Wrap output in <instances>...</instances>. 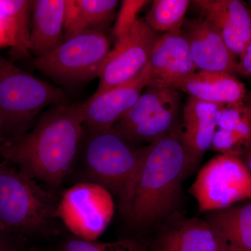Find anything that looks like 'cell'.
<instances>
[{
    "label": "cell",
    "mask_w": 251,
    "mask_h": 251,
    "mask_svg": "<svg viewBox=\"0 0 251 251\" xmlns=\"http://www.w3.org/2000/svg\"><path fill=\"white\" fill-rule=\"evenodd\" d=\"M143 18H138L123 35L116 39L100 74L95 93L128 82L148 65L158 38Z\"/></svg>",
    "instance_id": "cell-10"
},
{
    "label": "cell",
    "mask_w": 251,
    "mask_h": 251,
    "mask_svg": "<svg viewBox=\"0 0 251 251\" xmlns=\"http://www.w3.org/2000/svg\"><path fill=\"white\" fill-rule=\"evenodd\" d=\"M189 193L201 212L229 207L251 199V173L242 157L217 155L201 168Z\"/></svg>",
    "instance_id": "cell-8"
},
{
    "label": "cell",
    "mask_w": 251,
    "mask_h": 251,
    "mask_svg": "<svg viewBox=\"0 0 251 251\" xmlns=\"http://www.w3.org/2000/svg\"><path fill=\"white\" fill-rule=\"evenodd\" d=\"M145 147L136 148L113 130L86 128L79 151L86 181L103 186L127 216L143 164Z\"/></svg>",
    "instance_id": "cell-4"
},
{
    "label": "cell",
    "mask_w": 251,
    "mask_h": 251,
    "mask_svg": "<svg viewBox=\"0 0 251 251\" xmlns=\"http://www.w3.org/2000/svg\"><path fill=\"white\" fill-rule=\"evenodd\" d=\"M145 246L136 239H121L111 242L87 241L69 235L53 251H145Z\"/></svg>",
    "instance_id": "cell-24"
},
{
    "label": "cell",
    "mask_w": 251,
    "mask_h": 251,
    "mask_svg": "<svg viewBox=\"0 0 251 251\" xmlns=\"http://www.w3.org/2000/svg\"><path fill=\"white\" fill-rule=\"evenodd\" d=\"M150 251H220L215 235L205 219L182 218L159 231Z\"/></svg>",
    "instance_id": "cell-17"
},
{
    "label": "cell",
    "mask_w": 251,
    "mask_h": 251,
    "mask_svg": "<svg viewBox=\"0 0 251 251\" xmlns=\"http://www.w3.org/2000/svg\"><path fill=\"white\" fill-rule=\"evenodd\" d=\"M67 102L60 89L33 76L0 55V119L2 136L4 132L9 135L6 140L22 135L23 128L42 109Z\"/></svg>",
    "instance_id": "cell-5"
},
{
    "label": "cell",
    "mask_w": 251,
    "mask_h": 251,
    "mask_svg": "<svg viewBox=\"0 0 251 251\" xmlns=\"http://www.w3.org/2000/svg\"><path fill=\"white\" fill-rule=\"evenodd\" d=\"M181 33L197 70L235 75L239 62L221 35L204 18L186 19Z\"/></svg>",
    "instance_id": "cell-12"
},
{
    "label": "cell",
    "mask_w": 251,
    "mask_h": 251,
    "mask_svg": "<svg viewBox=\"0 0 251 251\" xmlns=\"http://www.w3.org/2000/svg\"><path fill=\"white\" fill-rule=\"evenodd\" d=\"M149 85L148 67L131 80L99 93L80 103L84 126L94 130L111 129L140 98Z\"/></svg>",
    "instance_id": "cell-11"
},
{
    "label": "cell",
    "mask_w": 251,
    "mask_h": 251,
    "mask_svg": "<svg viewBox=\"0 0 251 251\" xmlns=\"http://www.w3.org/2000/svg\"><path fill=\"white\" fill-rule=\"evenodd\" d=\"M181 97V92L174 87L148 85L112 129L134 146L149 145L175 129Z\"/></svg>",
    "instance_id": "cell-6"
},
{
    "label": "cell",
    "mask_w": 251,
    "mask_h": 251,
    "mask_svg": "<svg viewBox=\"0 0 251 251\" xmlns=\"http://www.w3.org/2000/svg\"><path fill=\"white\" fill-rule=\"evenodd\" d=\"M251 147V110L245 105L226 107L211 148L220 154L244 156Z\"/></svg>",
    "instance_id": "cell-21"
},
{
    "label": "cell",
    "mask_w": 251,
    "mask_h": 251,
    "mask_svg": "<svg viewBox=\"0 0 251 251\" xmlns=\"http://www.w3.org/2000/svg\"></svg>",
    "instance_id": "cell-32"
},
{
    "label": "cell",
    "mask_w": 251,
    "mask_h": 251,
    "mask_svg": "<svg viewBox=\"0 0 251 251\" xmlns=\"http://www.w3.org/2000/svg\"><path fill=\"white\" fill-rule=\"evenodd\" d=\"M174 88L192 98L224 107L244 105L247 93L245 85L235 75L224 72L198 71Z\"/></svg>",
    "instance_id": "cell-16"
},
{
    "label": "cell",
    "mask_w": 251,
    "mask_h": 251,
    "mask_svg": "<svg viewBox=\"0 0 251 251\" xmlns=\"http://www.w3.org/2000/svg\"><path fill=\"white\" fill-rule=\"evenodd\" d=\"M249 2H250V5H251V0L250 1H249Z\"/></svg>",
    "instance_id": "cell-31"
},
{
    "label": "cell",
    "mask_w": 251,
    "mask_h": 251,
    "mask_svg": "<svg viewBox=\"0 0 251 251\" xmlns=\"http://www.w3.org/2000/svg\"><path fill=\"white\" fill-rule=\"evenodd\" d=\"M32 5L28 0H0V49L9 48L14 60L30 55Z\"/></svg>",
    "instance_id": "cell-20"
},
{
    "label": "cell",
    "mask_w": 251,
    "mask_h": 251,
    "mask_svg": "<svg viewBox=\"0 0 251 251\" xmlns=\"http://www.w3.org/2000/svg\"><path fill=\"white\" fill-rule=\"evenodd\" d=\"M84 132L80 103L54 105L30 131L0 145V161L16 167L56 194L74 170Z\"/></svg>",
    "instance_id": "cell-1"
},
{
    "label": "cell",
    "mask_w": 251,
    "mask_h": 251,
    "mask_svg": "<svg viewBox=\"0 0 251 251\" xmlns=\"http://www.w3.org/2000/svg\"><path fill=\"white\" fill-rule=\"evenodd\" d=\"M206 213L220 251H251V202Z\"/></svg>",
    "instance_id": "cell-19"
},
{
    "label": "cell",
    "mask_w": 251,
    "mask_h": 251,
    "mask_svg": "<svg viewBox=\"0 0 251 251\" xmlns=\"http://www.w3.org/2000/svg\"><path fill=\"white\" fill-rule=\"evenodd\" d=\"M190 4L188 0H154L144 21L156 33L179 32Z\"/></svg>",
    "instance_id": "cell-23"
},
{
    "label": "cell",
    "mask_w": 251,
    "mask_h": 251,
    "mask_svg": "<svg viewBox=\"0 0 251 251\" xmlns=\"http://www.w3.org/2000/svg\"><path fill=\"white\" fill-rule=\"evenodd\" d=\"M148 1H123L122 7L117 17V23L114 27L113 34L118 39L131 27L138 18V13L148 3Z\"/></svg>",
    "instance_id": "cell-25"
},
{
    "label": "cell",
    "mask_w": 251,
    "mask_h": 251,
    "mask_svg": "<svg viewBox=\"0 0 251 251\" xmlns=\"http://www.w3.org/2000/svg\"><path fill=\"white\" fill-rule=\"evenodd\" d=\"M55 193L4 161H0V231L26 241L55 235Z\"/></svg>",
    "instance_id": "cell-3"
},
{
    "label": "cell",
    "mask_w": 251,
    "mask_h": 251,
    "mask_svg": "<svg viewBox=\"0 0 251 251\" xmlns=\"http://www.w3.org/2000/svg\"><path fill=\"white\" fill-rule=\"evenodd\" d=\"M243 161L245 163L246 166H247L248 169L251 173V147L248 150L247 153L244 155V157L242 158Z\"/></svg>",
    "instance_id": "cell-28"
},
{
    "label": "cell",
    "mask_w": 251,
    "mask_h": 251,
    "mask_svg": "<svg viewBox=\"0 0 251 251\" xmlns=\"http://www.w3.org/2000/svg\"><path fill=\"white\" fill-rule=\"evenodd\" d=\"M244 104L251 110V90L250 92H247L245 99H244Z\"/></svg>",
    "instance_id": "cell-29"
},
{
    "label": "cell",
    "mask_w": 251,
    "mask_h": 251,
    "mask_svg": "<svg viewBox=\"0 0 251 251\" xmlns=\"http://www.w3.org/2000/svg\"><path fill=\"white\" fill-rule=\"evenodd\" d=\"M66 0L33 1L29 52L36 58L53 50L64 41Z\"/></svg>",
    "instance_id": "cell-18"
},
{
    "label": "cell",
    "mask_w": 251,
    "mask_h": 251,
    "mask_svg": "<svg viewBox=\"0 0 251 251\" xmlns=\"http://www.w3.org/2000/svg\"><path fill=\"white\" fill-rule=\"evenodd\" d=\"M219 32L235 56L242 55L251 39V13L239 0H196L191 1Z\"/></svg>",
    "instance_id": "cell-13"
},
{
    "label": "cell",
    "mask_w": 251,
    "mask_h": 251,
    "mask_svg": "<svg viewBox=\"0 0 251 251\" xmlns=\"http://www.w3.org/2000/svg\"><path fill=\"white\" fill-rule=\"evenodd\" d=\"M110 50V41L103 32L84 31L64 39L49 54L36 58L34 64L54 80L77 83L99 77Z\"/></svg>",
    "instance_id": "cell-7"
},
{
    "label": "cell",
    "mask_w": 251,
    "mask_h": 251,
    "mask_svg": "<svg viewBox=\"0 0 251 251\" xmlns=\"http://www.w3.org/2000/svg\"><path fill=\"white\" fill-rule=\"evenodd\" d=\"M2 141V123H1V119H0V145Z\"/></svg>",
    "instance_id": "cell-30"
},
{
    "label": "cell",
    "mask_w": 251,
    "mask_h": 251,
    "mask_svg": "<svg viewBox=\"0 0 251 251\" xmlns=\"http://www.w3.org/2000/svg\"><path fill=\"white\" fill-rule=\"evenodd\" d=\"M225 108L192 97L186 100L179 133L193 168L211 148L216 126Z\"/></svg>",
    "instance_id": "cell-15"
},
{
    "label": "cell",
    "mask_w": 251,
    "mask_h": 251,
    "mask_svg": "<svg viewBox=\"0 0 251 251\" xmlns=\"http://www.w3.org/2000/svg\"><path fill=\"white\" fill-rule=\"evenodd\" d=\"M115 203L111 193L100 185L77 183L61 195L57 217L72 235L96 241L113 217Z\"/></svg>",
    "instance_id": "cell-9"
},
{
    "label": "cell",
    "mask_w": 251,
    "mask_h": 251,
    "mask_svg": "<svg viewBox=\"0 0 251 251\" xmlns=\"http://www.w3.org/2000/svg\"><path fill=\"white\" fill-rule=\"evenodd\" d=\"M147 67L149 85L172 87L197 72L181 31L158 36Z\"/></svg>",
    "instance_id": "cell-14"
},
{
    "label": "cell",
    "mask_w": 251,
    "mask_h": 251,
    "mask_svg": "<svg viewBox=\"0 0 251 251\" xmlns=\"http://www.w3.org/2000/svg\"><path fill=\"white\" fill-rule=\"evenodd\" d=\"M192 168L175 129L145 146L126 216L130 222L143 227L169 215L178 202L183 179Z\"/></svg>",
    "instance_id": "cell-2"
},
{
    "label": "cell",
    "mask_w": 251,
    "mask_h": 251,
    "mask_svg": "<svg viewBox=\"0 0 251 251\" xmlns=\"http://www.w3.org/2000/svg\"><path fill=\"white\" fill-rule=\"evenodd\" d=\"M117 0H66L64 39L87 31H101L115 17Z\"/></svg>",
    "instance_id": "cell-22"
},
{
    "label": "cell",
    "mask_w": 251,
    "mask_h": 251,
    "mask_svg": "<svg viewBox=\"0 0 251 251\" xmlns=\"http://www.w3.org/2000/svg\"><path fill=\"white\" fill-rule=\"evenodd\" d=\"M0 251H35L25 239L0 231Z\"/></svg>",
    "instance_id": "cell-26"
},
{
    "label": "cell",
    "mask_w": 251,
    "mask_h": 251,
    "mask_svg": "<svg viewBox=\"0 0 251 251\" xmlns=\"http://www.w3.org/2000/svg\"><path fill=\"white\" fill-rule=\"evenodd\" d=\"M241 61L239 62V73H242L251 76V41L240 56Z\"/></svg>",
    "instance_id": "cell-27"
}]
</instances>
